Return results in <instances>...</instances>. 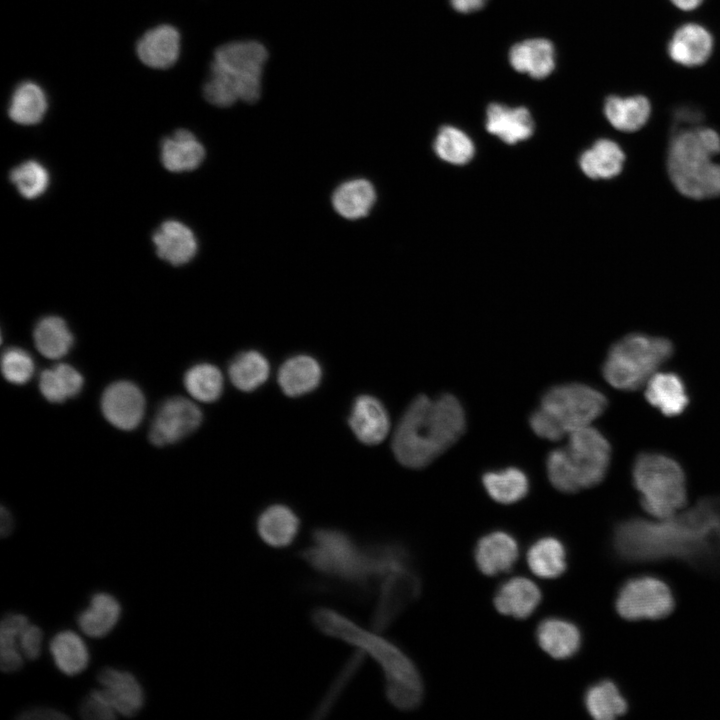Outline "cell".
<instances>
[{
  "mask_svg": "<svg viewBox=\"0 0 720 720\" xmlns=\"http://www.w3.org/2000/svg\"><path fill=\"white\" fill-rule=\"evenodd\" d=\"M10 180L23 197L35 199L48 188L49 173L40 162L28 160L11 170Z\"/></svg>",
  "mask_w": 720,
  "mask_h": 720,
  "instance_id": "f6af8a7d",
  "label": "cell"
},
{
  "mask_svg": "<svg viewBox=\"0 0 720 720\" xmlns=\"http://www.w3.org/2000/svg\"><path fill=\"white\" fill-rule=\"evenodd\" d=\"M584 704L591 717L597 720H612L627 711V701L617 685L610 680H601L585 692Z\"/></svg>",
  "mask_w": 720,
  "mask_h": 720,
  "instance_id": "f35d334b",
  "label": "cell"
},
{
  "mask_svg": "<svg viewBox=\"0 0 720 720\" xmlns=\"http://www.w3.org/2000/svg\"><path fill=\"white\" fill-rule=\"evenodd\" d=\"M79 714L88 720H110L116 718V711L111 706L101 689L92 690L80 704Z\"/></svg>",
  "mask_w": 720,
  "mask_h": 720,
  "instance_id": "7dc6e473",
  "label": "cell"
},
{
  "mask_svg": "<svg viewBox=\"0 0 720 720\" xmlns=\"http://www.w3.org/2000/svg\"><path fill=\"white\" fill-rule=\"evenodd\" d=\"M270 366L258 351L238 354L230 363L228 375L232 384L241 391L250 392L262 385L269 377Z\"/></svg>",
  "mask_w": 720,
  "mask_h": 720,
  "instance_id": "ab89813d",
  "label": "cell"
},
{
  "mask_svg": "<svg viewBox=\"0 0 720 720\" xmlns=\"http://www.w3.org/2000/svg\"><path fill=\"white\" fill-rule=\"evenodd\" d=\"M674 6L684 11H691L698 8L703 0H670Z\"/></svg>",
  "mask_w": 720,
  "mask_h": 720,
  "instance_id": "f5cc1de1",
  "label": "cell"
},
{
  "mask_svg": "<svg viewBox=\"0 0 720 720\" xmlns=\"http://www.w3.org/2000/svg\"><path fill=\"white\" fill-rule=\"evenodd\" d=\"M542 599L538 586L526 577H512L502 583L494 596L495 608L517 619L529 617Z\"/></svg>",
  "mask_w": 720,
  "mask_h": 720,
  "instance_id": "603a6c76",
  "label": "cell"
},
{
  "mask_svg": "<svg viewBox=\"0 0 720 720\" xmlns=\"http://www.w3.org/2000/svg\"><path fill=\"white\" fill-rule=\"evenodd\" d=\"M433 149L441 160L459 166L470 162L475 154L472 139L461 129L450 125L438 130Z\"/></svg>",
  "mask_w": 720,
  "mask_h": 720,
  "instance_id": "b9f144b4",
  "label": "cell"
},
{
  "mask_svg": "<svg viewBox=\"0 0 720 720\" xmlns=\"http://www.w3.org/2000/svg\"><path fill=\"white\" fill-rule=\"evenodd\" d=\"M82 375L71 365L60 363L40 374L39 389L44 398L62 403L79 394L83 386Z\"/></svg>",
  "mask_w": 720,
  "mask_h": 720,
  "instance_id": "8d00e7d4",
  "label": "cell"
},
{
  "mask_svg": "<svg viewBox=\"0 0 720 720\" xmlns=\"http://www.w3.org/2000/svg\"><path fill=\"white\" fill-rule=\"evenodd\" d=\"M527 564L538 577L552 579L560 576L567 567V553L556 537L544 536L536 540L527 552Z\"/></svg>",
  "mask_w": 720,
  "mask_h": 720,
  "instance_id": "d6a6232c",
  "label": "cell"
},
{
  "mask_svg": "<svg viewBox=\"0 0 720 720\" xmlns=\"http://www.w3.org/2000/svg\"><path fill=\"white\" fill-rule=\"evenodd\" d=\"M607 407L606 395L583 383L551 387L543 394L539 406L565 436L574 430L590 426Z\"/></svg>",
  "mask_w": 720,
  "mask_h": 720,
  "instance_id": "30bf717a",
  "label": "cell"
},
{
  "mask_svg": "<svg viewBox=\"0 0 720 720\" xmlns=\"http://www.w3.org/2000/svg\"><path fill=\"white\" fill-rule=\"evenodd\" d=\"M48 107L43 89L32 81L19 84L10 99L9 117L21 125H34L42 120Z\"/></svg>",
  "mask_w": 720,
  "mask_h": 720,
  "instance_id": "e575fe53",
  "label": "cell"
},
{
  "mask_svg": "<svg viewBox=\"0 0 720 720\" xmlns=\"http://www.w3.org/2000/svg\"><path fill=\"white\" fill-rule=\"evenodd\" d=\"M603 111L615 129L630 133L640 130L648 122L651 104L643 95H613L606 98Z\"/></svg>",
  "mask_w": 720,
  "mask_h": 720,
  "instance_id": "f546056e",
  "label": "cell"
},
{
  "mask_svg": "<svg viewBox=\"0 0 720 720\" xmlns=\"http://www.w3.org/2000/svg\"><path fill=\"white\" fill-rule=\"evenodd\" d=\"M646 401L664 416L681 415L690 397L684 379L673 371H658L645 384Z\"/></svg>",
  "mask_w": 720,
  "mask_h": 720,
  "instance_id": "e0dca14e",
  "label": "cell"
},
{
  "mask_svg": "<svg viewBox=\"0 0 720 720\" xmlns=\"http://www.w3.org/2000/svg\"><path fill=\"white\" fill-rule=\"evenodd\" d=\"M297 555L323 577L324 591H342L365 599L375 584L406 561L407 550L398 541L362 542L343 529L318 527Z\"/></svg>",
  "mask_w": 720,
  "mask_h": 720,
  "instance_id": "7a4b0ae2",
  "label": "cell"
},
{
  "mask_svg": "<svg viewBox=\"0 0 720 720\" xmlns=\"http://www.w3.org/2000/svg\"><path fill=\"white\" fill-rule=\"evenodd\" d=\"M631 475L642 508L654 518H667L685 507L687 478L674 457L642 451L633 460Z\"/></svg>",
  "mask_w": 720,
  "mask_h": 720,
  "instance_id": "9c48e42d",
  "label": "cell"
},
{
  "mask_svg": "<svg viewBox=\"0 0 720 720\" xmlns=\"http://www.w3.org/2000/svg\"><path fill=\"white\" fill-rule=\"evenodd\" d=\"M188 393L201 402L216 401L223 391V376L214 365L201 363L191 367L184 376Z\"/></svg>",
  "mask_w": 720,
  "mask_h": 720,
  "instance_id": "7bdbcfd3",
  "label": "cell"
},
{
  "mask_svg": "<svg viewBox=\"0 0 720 720\" xmlns=\"http://www.w3.org/2000/svg\"><path fill=\"white\" fill-rule=\"evenodd\" d=\"M720 135L709 127H686L671 137L667 151L668 176L682 195L703 200L720 196Z\"/></svg>",
  "mask_w": 720,
  "mask_h": 720,
  "instance_id": "5b68a950",
  "label": "cell"
},
{
  "mask_svg": "<svg viewBox=\"0 0 720 720\" xmlns=\"http://www.w3.org/2000/svg\"><path fill=\"white\" fill-rule=\"evenodd\" d=\"M17 718L21 720H63L69 719V716L55 708L37 707L24 710Z\"/></svg>",
  "mask_w": 720,
  "mask_h": 720,
  "instance_id": "681fc988",
  "label": "cell"
},
{
  "mask_svg": "<svg viewBox=\"0 0 720 720\" xmlns=\"http://www.w3.org/2000/svg\"><path fill=\"white\" fill-rule=\"evenodd\" d=\"M136 51L143 64L154 69L173 66L180 53V34L171 25L148 30L138 41Z\"/></svg>",
  "mask_w": 720,
  "mask_h": 720,
  "instance_id": "7402d4cb",
  "label": "cell"
},
{
  "mask_svg": "<svg viewBox=\"0 0 720 720\" xmlns=\"http://www.w3.org/2000/svg\"><path fill=\"white\" fill-rule=\"evenodd\" d=\"M673 342L641 332L627 334L609 348L602 364L604 379L615 389L635 391L671 359Z\"/></svg>",
  "mask_w": 720,
  "mask_h": 720,
  "instance_id": "ba28073f",
  "label": "cell"
},
{
  "mask_svg": "<svg viewBox=\"0 0 720 720\" xmlns=\"http://www.w3.org/2000/svg\"><path fill=\"white\" fill-rule=\"evenodd\" d=\"M121 605L110 593L96 592L90 604L77 616L81 631L91 638H102L117 625L121 616Z\"/></svg>",
  "mask_w": 720,
  "mask_h": 720,
  "instance_id": "83f0119b",
  "label": "cell"
},
{
  "mask_svg": "<svg viewBox=\"0 0 720 720\" xmlns=\"http://www.w3.org/2000/svg\"><path fill=\"white\" fill-rule=\"evenodd\" d=\"M511 66L520 73L543 79L555 67V52L547 39L535 38L515 44L509 52Z\"/></svg>",
  "mask_w": 720,
  "mask_h": 720,
  "instance_id": "4316f807",
  "label": "cell"
},
{
  "mask_svg": "<svg viewBox=\"0 0 720 720\" xmlns=\"http://www.w3.org/2000/svg\"><path fill=\"white\" fill-rule=\"evenodd\" d=\"M254 527L262 543L273 549H285L298 538L301 519L290 506L274 503L257 515Z\"/></svg>",
  "mask_w": 720,
  "mask_h": 720,
  "instance_id": "9a60e30c",
  "label": "cell"
},
{
  "mask_svg": "<svg viewBox=\"0 0 720 720\" xmlns=\"http://www.w3.org/2000/svg\"><path fill=\"white\" fill-rule=\"evenodd\" d=\"M29 624L23 614H8L0 624V668L4 673L17 672L23 666V654L19 648V635Z\"/></svg>",
  "mask_w": 720,
  "mask_h": 720,
  "instance_id": "60d3db41",
  "label": "cell"
},
{
  "mask_svg": "<svg viewBox=\"0 0 720 720\" xmlns=\"http://www.w3.org/2000/svg\"><path fill=\"white\" fill-rule=\"evenodd\" d=\"M202 413L198 406L183 397L162 403L151 423L149 440L156 446L173 444L198 428Z\"/></svg>",
  "mask_w": 720,
  "mask_h": 720,
  "instance_id": "4fadbf2b",
  "label": "cell"
},
{
  "mask_svg": "<svg viewBox=\"0 0 720 720\" xmlns=\"http://www.w3.org/2000/svg\"><path fill=\"white\" fill-rule=\"evenodd\" d=\"M33 338L37 350L49 359L65 356L73 344V335L66 322L57 316H47L38 321Z\"/></svg>",
  "mask_w": 720,
  "mask_h": 720,
  "instance_id": "74e56055",
  "label": "cell"
},
{
  "mask_svg": "<svg viewBox=\"0 0 720 720\" xmlns=\"http://www.w3.org/2000/svg\"><path fill=\"white\" fill-rule=\"evenodd\" d=\"M488 0H450L452 7L460 13L480 10Z\"/></svg>",
  "mask_w": 720,
  "mask_h": 720,
  "instance_id": "f907efd6",
  "label": "cell"
},
{
  "mask_svg": "<svg viewBox=\"0 0 720 720\" xmlns=\"http://www.w3.org/2000/svg\"><path fill=\"white\" fill-rule=\"evenodd\" d=\"M321 376V367L314 358L297 355L282 364L278 383L286 395L297 397L313 391L319 385Z\"/></svg>",
  "mask_w": 720,
  "mask_h": 720,
  "instance_id": "4dcf8cb0",
  "label": "cell"
},
{
  "mask_svg": "<svg viewBox=\"0 0 720 720\" xmlns=\"http://www.w3.org/2000/svg\"><path fill=\"white\" fill-rule=\"evenodd\" d=\"M364 657L365 654L362 651L357 649L354 651L353 655H351L338 672L336 678L333 680L319 703L315 706L311 714V718L322 719L331 712L345 688H347L360 669Z\"/></svg>",
  "mask_w": 720,
  "mask_h": 720,
  "instance_id": "ee69618b",
  "label": "cell"
},
{
  "mask_svg": "<svg viewBox=\"0 0 720 720\" xmlns=\"http://www.w3.org/2000/svg\"><path fill=\"white\" fill-rule=\"evenodd\" d=\"M101 410L106 420L122 430L136 428L144 415L145 400L141 390L128 381L109 385L101 398Z\"/></svg>",
  "mask_w": 720,
  "mask_h": 720,
  "instance_id": "5bb4252c",
  "label": "cell"
},
{
  "mask_svg": "<svg viewBox=\"0 0 720 720\" xmlns=\"http://www.w3.org/2000/svg\"><path fill=\"white\" fill-rule=\"evenodd\" d=\"M486 130L506 144H517L530 138L534 132V122L525 107H508L492 103L487 107Z\"/></svg>",
  "mask_w": 720,
  "mask_h": 720,
  "instance_id": "44dd1931",
  "label": "cell"
},
{
  "mask_svg": "<svg viewBox=\"0 0 720 720\" xmlns=\"http://www.w3.org/2000/svg\"><path fill=\"white\" fill-rule=\"evenodd\" d=\"M482 484L487 494L501 504L516 503L529 492V479L517 467L488 471L482 476Z\"/></svg>",
  "mask_w": 720,
  "mask_h": 720,
  "instance_id": "836d02e7",
  "label": "cell"
},
{
  "mask_svg": "<svg viewBox=\"0 0 720 720\" xmlns=\"http://www.w3.org/2000/svg\"><path fill=\"white\" fill-rule=\"evenodd\" d=\"M1 370L8 382L22 385L31 379L34 373V362L27 351L12 347L2 354Z\"/></svg>",
  "mask_w": 720,
  "mask_h": 720,
  "instance_id": "bcb514c9",
  "label": "cell"
},
{
  "mask_svg": "<svg viewBox=\"0 0 720 720\" xmlns=\"http://www.w3.org/2000/svg\"><path fill=\"white\" fill-rule=\"evenodd\" d=\"M616 610L627 620L660 619L674 608L670 587L654 576H638L627 580L616 597Z\"/></svg>",
  "mask_w": 720,
  "mask_h": 720,
  "instance_id": "8fae6325",
  "label": "cell"
},
{
  "mask_svg": "<svg viewBox=\"0 0 720 720\" xmlns=\"http://www.w3.org/2000/svg\"><path fill=\"white\" fill-rule=\"evenodd\" d=\"M43 632L40 627L28 624L19 635V648L28 660H36L41 653Z\"/></svg>",
  "mask_w": 720,
  "mask_h": 720,
  "instance_id": "c3c4849f",
  "label": "cell"
},
{
  "mask_svg": "<svg viewBox=\"0 0 720 720\" xmlns=\"http://www.w3.org/2000/svg\"><path fill=\"white\" fill-rule=\"evenodd\" d=\"M536 639L542 650L560 660L574 656L581 646V633L578 627L568 620L557 617L540 622L536 630Z\"/></svg>",
  "mask_w": 720,
  "mask_h": 720,
  "instance_id": "484cf974",
  "label": "cell"
},
{
  "mask_svg": "<svg viewBox=\"0 0 720 720\" xmlns=\"http://www.w3.org/2000/svg\"><path fill=\"white\" fill-rule=\"evenodd\" d=\"M101 690L116 713L132 717L144 706V690L129 671L105 667L97 675Z\"/></svg>",
  "mask_w": 720,
  "mask_h": 720,
  "instance_id": "2e32d148",
  "label": "cell"
},
{
  "mask_svg": "<svg viewBox=\"0 0 720 720\" xmlns=\"http://www.w3.org/2000/svg\"><path fill=\"white\" fill-rule=\"evenodd\" d=\"M348 423L357 439L367 445L382 442L390 429L385 407L370 395H361L355 399Z\"/></svg>",
  "mask_w": 720,
  "mask_h": 720,
  "instance_id": "ffe728a7",
  "label": "cell"
},
{
  "mask_svg": "<svg viewBox=\"0 0 720 720\" xmlns=\"http://www.w3.org/2000/svg\"><path fill=\"white\" fill-rule=\"evenodd\" d=\"M625 159V153L617 142L601 138L580 154L578 164L588 178L607 180L622 172Z\"/></svg>",
  "mask_w": 720,
  "mask_h": 720,
  "instance_id": "d4e9b609",
  "label": "cell"
},
{
  "mask_svg": "<svg viewBox=\"0 0 720 720\" xmlns=\"http://www.w3.org/2000/svg\"><path fill=\"white\" fill-rule=\"evenodd\" d=\"M466 418L451 394L434 399L416 397L402 415L393 435L396 459L408 468H423L450 448L464 433Z\"/></svg>",
  "mask_w": 720,
  "mask_h": 720,
  "instance_id": "277c9868",
  "label": "cell"
},
{
  "mask_svg": "<svg viewBox=\"0 0 720 720\" xmlns=\"http://www.w3.org/2000/svg\"><path fill=\"white\" fill-rule=\"evenodd\" d=\"M310 619L319 632L354 646L379 665L385 697L393 707L410 711L420 705L424 695L421 674L413 660L395 642L330 607L313 608Z\"/></svg>",
  "mask_w": 720,
  "mask_h": 720,
  "instance_id": "3957f363",
  "label": "cell"
},
{
  "mask_svg": "<svg viewBox=\"0 0 720 720\" xmlns=\"http://www.w3.org/2000/svg\"><path fill=\"white\" fill-rule=\"evenodd\" d=\"M713 37L698 23L679 26L669 40V57L677 64L695 67L704 64L712 54Z\"/></svg>",
  "mask_w": 720,
  "mask_h": 720,
  "instance_id": "ac0fdd59",
  "label": "cell"
},
{
  "mask_svg": "<svg viewBox=\"0 0 720 720\" xmlns=\"http://www.w3.org/2000/svg\"><path fill=\"white\" fill-rule=\"evenodd\" d=\"M49 650L55 666L67 676L83 672L89 665L90 654L84 640L72 630L56 633L50 641Z\"/></svg>",
  "mask_w": 720,
  "mask_h": 720,
  "instance_id": "1f68e13d",
  "label": "cell"
},
{
  "mask_svg": "<svg viewBox=\"0 0 720 720\" xmlns=\"http://www.w3.org/2000/svg\"><path fill=\"white\" fill-rule=\"evenodd\" d=\"M567 436V444L552 450L546 458L550 483L563 493L597 486L605 479L609 469V440L591 426L574 430Z\"/></svg>",
  "mask_w": 720,
  "mask_h": 720,
  "instance_id": "52a82bcc",
  "label": "cell"
},
{
  "mask_svg": "<svg viewBox=\"0 0 720 720\" xmlns=\"http://www.w3.org/2000/svg\"><path fill=\"white\" fill-rule=\"evenodd\" d=\"M205 150L194 134L179 129L166 137L161 144V160L171 172L191 171L203 161Z\"/></svg>",
  "mask_w": 720,
  "mask_h": 720,
  "instance_id": "f1b7e54d",
  "label": "cell"
},
{
  "mask_svg": "<svg viewBox=\"0 0 720 720\" xmlns=\"http://www.w3.org/2000/svg\"><path fill=\"white\" fill-rule=\"evenodd\" d=\"M153 242L157 255L174 266L189 262L198 247L193 231L176 220L162 223L153 235Z\"/></svg>",
  "mask_w": 720,
  "mask_h": 720,
  "instance_id": "cb8c5ba5",
  "label": "cell"
},
{
  "mask_svg": "<svg viewBox=\"0 0 720 720\" xmlns=\"http://www.w3.org/2000/svg\"><path fill=\"white\" fill-rule=\"evenodd\" d=\"M268 53L256 41H235L216 49L203 87L206 100L218 107L236 101L255 102L261 94V79Z\"/></svg>",
  "mask_w": 720,
  "mask_h": 720,
  "instance_id": "8992f818",
  "label": "cell"
},
{
  "mask_svg": "<svg viewBox=\"0 0 720 720\" xmlns=\"http://www.w3.org/2000/svg\"><path fill=\"white\" fill-rule=\"evenodd\" d=\"M612 548L626 563L678 560L706 573H720V495L707 496L667 518L619 522Z\"/></svg>",
  "mask_w": 720,
  "mask_h": 720,
  "instance_id": "6da1fadb",
  "label": "cell"
},
{
  "mask_svg": "<svg viewBox=\"0 0 720 720\" xmlns=\"http://www.w3.org/2000/svg\"><path fill=\"white\" fill-rule=\"evenodd\" d=\"M13 530V519L10 512L4 507H1V523H0V534L1 537H7Z\"/></svg>",
  "mask_w": 720,
  "mask_h": 720,
  "instance_id": "816d5d0a",
  "label": "cell"
},
{
  "mask_svg": "<svg viewBox=\"0 0 720 720\" xmlns=\"http://www.w3.org/2000/svg\"><path fill=\"white\" fill-rule=\"evenodd\" d=\"M518 555L517 541L505 531H493L484 535L474 549L478 569L488 576L509 571L516 563Z\"/></svg>",
  "mask_w": 720,
  "mask_h": 720,
  "instance_id": "d6986e66",
  "label": "cell"
},
{
  "mask_svg": "<svg viewBox=\"0 0 720 720\" xmlns=\"http://www.w3.org/2000/svg\"><path fill=\"white\" fill-rule=\"evenodd\" d=\"M370 628L383 633L421 592V580L411 565L387 574L379 583Z\"/></svg>",
  "mask_w": 720,
  "mask_h": 720,
  "instance_id": "7c38bea8",
  "label": "cell"
},
{
  "mask_svg": "<svg viewBox=\"0 0 720 720\" xmlns=\"http://www.w3.org/2000/svg\"><path fill=\"white\" fill-rule=\"evenodd\" d=\"M375 198V190L370 182L355 179L343 183L335 190L332 203L341 216L358 219L368 214Z\"/></svg>",
  "mask_w": 720,
  "mask_h": 720,
  "instance_id": "d590c367",
  "label": "cell"
}]
</instances>
